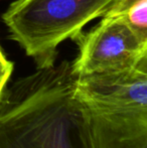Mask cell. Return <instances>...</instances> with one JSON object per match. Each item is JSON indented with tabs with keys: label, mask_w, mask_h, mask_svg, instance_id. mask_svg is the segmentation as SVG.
Instances as JSON below:
<instances>
[{
	"label": "cell",
	"mask_w": 147,
	"mask_h": 148,
	"mask_svg": "<svg viewBox=\"0 0 147 148\" xmlns=\"http://www.w3.org/2000/svg\"><path fill=\"white\" fill-rule=\"evenodd\" d=\"M71 62L37 69L4 89L0 148H84Z\"/></svg>",
	"instance_id": "obj_1"
},
{
	"label": "cell",
	"mask_w": 147,
	"mask_h": 148,
	"mask_svg": "<svg viewBox=\"0 0 147 148\" xmlns=\"http://www.w3.org/2000/svg\"><path fill=\"white\" fill-rule=\"evenodd\" d=\"M74 97L84 148H147V60L76 77Z\"/></svg>",
	"instance_id": "obj_2"
},
{
	"label": "cell",
	"mask_w": 147,
	"mask_h": 148,
	"mask_svg": "<svg viewBox=\"0 0 147 148\" xmlns=\"http://www.w3.org/2000/svg\"><path fill=\"white\" fill-rule=\"evenodd\" d=\"M119 0H15L2 15L9 36L37 69L55 64L57 49L85 25L109 12Z\"/></svg>",
	"instance_id": "obj_3"
},
{
	"label": "cell",
	"mask_w": 147,
	"mask_h": 148,
	"mask_svg": "<svg viewBox=\"0 0 147 148\" xmlns=\"http://www.w3.org/2000/svg\"><path fill=\"white\" fill-rule=\"evenodd\" d=\"M75 40L79 45L78 57L71 64L75 77L125 70L147 60V37L111 12Z\"/></svg>",
	"instance_id": "obj_4"
},
{
	"label": "cell",
	"mask_w": 147,
	"mask_h": 148,
	"mask_svg": "<svg viewBox=\"0 0 147 148\" xmlns=\"http://www.w3.org/2000/svg\"><path fill=\"white\" fill-rule=\"evenodd\" d=\"M109 12L119 15L133 29L147 37V0H119Z\"/></svg>",
	"instance_id": "obj_5"
},
{
	"label": "cell",
	"mask_w": 147,
	"mask_h": 148,
	"mask_svg": "<svg viewBox=\"0 0 147 148\" xmlns=\"http://www.w3.org/2000/svg\"><path fill=\"white\" fill-rule=\"evenodd\" d=\"M12 70H13V64L8 60L0 62V98H1L6 84L11 76Z\"/></svg>",
	"instance_id": "obj_6"
},
{
	"label": "cell",
	"mask_w": 147,
	"mask_h": 148,
	"mask_svg": "<svg viewBox=\"0 0 147 148\" xmlns=\"http://www.w3.org/2000/svg\"><path fill=\"white\" fill-rule=\"evenodd\" d=\"M5 60H7V59L5 58V56L3 55V53H2V51H1V49H0V62H5Z\"/></svg>",
	"instance_id": "obj_7"
}]
</instances>
